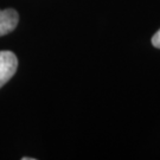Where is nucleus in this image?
I'll use <instances>...</instances> for the list:
<instances>
[{"label":"nucleus","mask_w":160,"mask_h":160,"mask_svg":"<svg viewBox=\"0 0 160 160\" xmlns=\"http://www.w3.org/2000/svg\"><path fill=\"white\" fill-rule=\"evenodd\" d=\"M18 68L17 56L12 51H0V88L14 76Z\"/></svg>","instance_id":"nucleus-1"},{"label":"nucleus","mask_w":160,"mask_h":160,"mask_svg":"<svg viewBox=\"0 0 160 160\" xmlns=\"http://www.w3.org/2000/svg\"><path fill=\"white\" fill-rule=\"evenodd\" d=\"M19 16L16 10H0V36H5L17 28Z\"/></svg>","instance_id":"nucleus-2"},{"label":"nucleus","mask_w":160,"mask_h":160,"mask_svg":"<svg viewBox=\"0 0 160 160\" xmlns=\"http://www.w3.org/2000/svg\"><path fill=\"white\" fill-rule=\"evenodd\" d=\"M152 44L154 48L157 49H160V30L159 31H157L154 33V36L152 37Z\"/></svg>","instance_id":"nucleus-3"}]
</instances>
